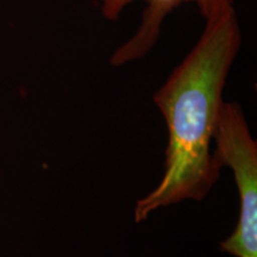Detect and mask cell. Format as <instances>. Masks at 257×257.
I'll list each match as a JSON object with an SVG mask.
<instances>
[{
  "label": "cell",
  "instance_id": "1",
  "mask_svg": "<svg viewBox=\"0 0 257 257\" xmlns=\"http://www.w3.org/2000/svg\"><path fill=\"white\" fill-rule=\"evenodd\" d=\"M201 14L200 38L154 94L168 131L165 170L155 189L137 200L136 223L159 208L204 200L220 175L211 143L242 36L233 0H212Z\"/></svg>",
  "mask_w": 257,
  "mask_h": 257
},
{
  "label": "cell",
  "instance_id": "3",
  "mask_svg": "<svg viewBox=\"0 0 257 257\" xmlns=\"http://www.w3.org/2000/svg\"><path fill=\"white\" fill-rule=\"evenodd\" d=\"M147 9L142 17V23L131 40L125 42L111 56L110 63L120 67L125 63L142 59L155 46L160 35V29L167 15L182 3H195L202 9L210 0H146Z\"/></svg>",
  "mask_w": 257,
  "mask_h": 257
},
{
  "label": "cell",
  "instance_id": "4",
  "mask_svg": "<svg viewBox=\"0 0 257 257\" xmlns=\"http://www.w3.org/2000/svg\"><path fill=\"white\" fill-rule=\"evenodd\" d=\"M101 11L108 21H115L123 10L134 0H100Z\"/></svg>",
  "mask_w": 257,
  "mask_h": 257
},
{
  "label": "cell",
  "instance_id": "2",
  "mask_svg": "<svg viewBox=\"0 0 257 257\" xmlns=\"http://www.w3.org/2000/svg\"><path fill=\"white\" fill-rule=\"evenodd\" d=\"M213 141V159L220 169H232L239 195L238 223L219 243L220 250L236 257H257V142L239 104L224 101Z\"/></svg>",
  "mask_w": 257,
  "mask_h": 257
}]
</instances>
